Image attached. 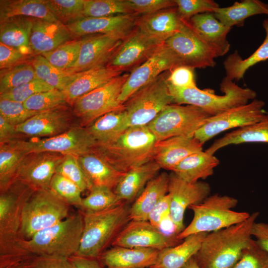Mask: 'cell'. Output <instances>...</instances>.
I'll return each mask as SVG.
<instances>
[{"label":"cell","instance_id":"cell-4","mask_svg":"<svg viewBox=\"0 0 268 268\" xmlns=\"http://www.w3.org/2000/svg\"><path fill=\"white\" fill-rule=\"evenodd\" d=\"M130 208L124 202L101 211H82L83 229L76 255L98 259L131 220Z\"/></svg>","mask_w":268,"mask_h":268},{"label":"cell","instance_id":"cell-44","mask_svg":"<svg viewBox=\"0 0 268 268\" xmlns=\"http://www.w3.org/2000/svg\"><path fill=\"white\" fill-rule=\"evenodd\" d=\"M85 0H46L49 10L57 20L65 25L85 17Z\"/></svg>","mask_w":268,"mask_h":268},{"label":"cell","instance_id":"cell-62","mask_svg":"<svg viewBox=\"0 0 268 268\" xmlns=\"http://www.w3.org/2000/svg\"><path fill=\"white\" fill-rule=\"evenodd\" d=\"M183 268H201L194 257L190 259L184 265Z\"/></svg>","mask_w":268,"mask_h":268},{"label":"cell","instance_id":"cell-40","mask_svg":"<svg viewBox=\"0 0 268 268\" xmlns=\"http://www.w3.org/2000/svg\"><path fill=\"white\" fill-rule=\"evenodd\" d=\"M30 62L34 67L36 78L61 91L79 75V72L71 73L56 67L41 55L34 56Z\"/></svg>","mask_w":268,"mask_h":268},{"label":"cell","instance_id":"cell-26","mask_svg":"<svg viewBox=\"0 0 268 268\" xmlns=\"http://www.w3.org/2000/svg\"><path fill=\"white\" fill-rule=\"evenodd\" d=\"M188 22L193 30L216 52L218 57L224 56L229 51L230 44L227 36L231 28L220 22L213 13L198 14Z\"/></svg>","mask_w":268,"mask_h":268},{"label":"cell","instance_id":"cell-59","mask_svg":"<svg viewBox=\"0 0 268 268\" xmlns=\"http://www.w3.org/2000/svg\"><path fill=\"white\" fill-rule=\"evenodd\" d=\"M22 135L16 130L15 126L0 116V144L20 139Z\"/></svg>","mask_w":268,"mask_h":268},{"label":"cell","instance_id":"cell-18","mask_svg":"<svg viewBox=\"0 0 268 268\" xmlns=\"http://www.w3.org/2000/svg\"><path fill=\"white\" fill-rule=\"evenodd\" d=\"M211 188L206 182L189 183L169 175L168 194L170 197V219L178 234L185 228L184 218L190 206L203 201L210 195Z\"/></svg>","mask_w":268,"mask_h":268},{"label":"cell","instance_id":"cell-24","mask_svg":"<svg viewBox=\"0 0 268 268\" xmlns=\"http://www.w3.org/2000/svg\"><path fill=\"white\" fill-rule=\"evenodd\" d=\"M74 39L67 26L61 22L33 18L30 46L34 55L53 51Z\"/></svg>","mask_w":268,"mask_h":268},{"label":"cell","instance_id":"cell-30","mask_svg":"<svg viewBox=\"0 0 268 268\" xmlns=\"http://www.w3.org/2000/svg\"><path fill=\"white\" fill-rule=\"evenodd\" d=\"M169 182V175L162 172L147 184L130 206L131 220L148 221L152 209L168 194Z\"/></svg>","mask_w":268,"mask_h":268},{"label":"cell","instance_id":"cell-46","mask_svg":"<svg viewBox=\"0 0 268 268\" xmlns=\"http://www.w3.org/2000/svg\"><path fill=\"white\" fill-rule=\"evenodd\" d=\"M134 13L127 0H85L84 17H102Z\"/></svg>","mask_w":268,"mask_h":268},{"label":"cell","instance_id":"cell-11","mask_svg":"<svg viewBox=\"0 0 268 268\" xmlns=\"http://www.w3.org/2000/svg\"><path fill=\"white\" fill-rule=\"evenodd\" d=\"M211 116L202 109L190 105H167L147 126L156 141L178 136H194Z\"/></svg>","mask_w":268,"mask_h":268},{"label":"cell","instance_id":"cell-53","mask_svg":"<svg viewBox=\"0 0 268 268\" xmlns=\"http://www.w3.org/2000/svg\"><path fill=\"white\" fill-rule=\"evenodd\" d=\"M231 268H268V254L254 239Z\"/></svg>","mask_w":268,"mask_h":268},{"label":"cell","instance_id":"cell-1","mask_svg":"<svg viewBox=\"0 0 268 268\" xmlns=\"http://www.w3.org/2000/svg\"><path fill=\"white\" fill-rule=\"evenodd\" d=\"M34 191L17 182L0 194V268H19L34 255L21 246L24 205Z\"/></svg>","mask_w":268,"mask_h":268},{"label":"cell","instance_id":"cell-51","mask_svg":"<svg viewBox=\"0 0 268 268\" xmlns=\"http://www.w3.org/2000/svg\"><path fill=\"white\" fill-rule=\"evenodd\" d=\"M178 14L184 21H189L193 16L205 12L213 13L219 7L212 0H174Z\"/></svg>","mask_w":268,"mask_h":268},{"label":"cell","instance_id":"cell-27","mask_svg":"<svg viewBox=\"0 0 268 268\" xmlns=\"http://www.w3.org/2000/svg\"><path fill=\"white\" fill-rule=\"evenodd\" d=\"M184 23L177 7H174L139 15L135 26L144 33L165 42L179 31Z\"/></svg>","mask_w":268,"mask_h":268},{"label":"cell","instance_id":"cell-17","mask_svg":"<svg viewBox=\"0 0 268 268\" xmlns=\"http://www.w3.org/2000/svg\"><path fill=\"white\" fill-rule=\"evenodd\" d=\"M163 43L135 26L124 38L106 66L121 72H131L145 62Z\"/></svg>","mask_w":268,"mask_h":268},{"label":"cell","instance_id":"cell-2","mask_svg":"<svg viewBox=\"0 0 268 268\" xmlns=\"http://www.w3.org/2000/svg\"><path fill=\"white\" fill-rule=\"evenodd\" d=\"M259 215L251 213L245 221L207 233L195 255L201 268H231L254 239L252 229Z\"/></svg>","mask_w":268,"mask_h":268},{"label":"cell","instance_id":"cell-61","mask_svg":"<svg viewBox=\"0 0 268 268\" xmlns=\"http://www.w3.org/2000/svg\"><path fill=\"white\" fill-rule=\"evenodd\" d=\"M73 268H103L97 259L73 255L68 259Z\"/></svg>","mask_w":268,"mask_h":268},{"label":"cell","instance_id":"cell-56","mask_svg":"<svg viewBox=\"0 0 268 268\" xmlns=\"http://www.w3.org/2000/svg\"><path fill=\"white\" fill-rule=\"evenodd\" d=\"M34 56L28 55L13 47L0 42V69H4L30 62Z\"/></svg>","mask_w":268,"mask_h":268},{"label":"cell","instance_id":"cell-43","mask_svg":"<svg viewBox=\"0 0 268 268\" xmlns=\"http://www.w3.org/2000/svg\"><path fill=\"white\" fill-rule=\"evenodd\" d=\"M89 191V195L82 199L81 207L82 211H101L124 202L110 188L92 186Z\"/></svg>","mask_w":268,"mask_h":268},{"label":"cell","instance_id":"cell-38","mask_svg":"<svg viewBox=\"0 0 268 268\" xmlns=\"http://www.w3.org/2000/svg\"><path fill=\"white\" fill-rule=\"evenodd\" d=\"M22 16L50 21H57L46 0H0V20Z\"/></svg>","mask_w":268,"mask_h":268},{"label":"cell","instance_id":"cell-39","mask_svg":"<svg viewBox=\"0 0 268 268\" xmlns=\"http://www.w3.org/2000/svg\"><path fill=\"white\" fill-rule=\"evenodd\" d=\"M266 32L264 41L249 57L243 59L237 52L229 55L223 63L226 76L232 80L242 79L251 67L268 60V18L263 22Z\"/></svg>","mask_w":268,"mask_h":268},{"label":"cell","instance_id":"cell-21","mask_svg":"<svg viewBox=\"0 0 268 268\" xmlns=\"http://www.w3.org/2000/svg\"><path fill=\"white\" fill-rule=\"evenodd\" d=\"M67 104L39 112L15 126L21 135L45 138L63 134L75 126L74 115Z\"/></svg>","mask_w":268,"mask_h":268},{"label":"cell","instance_id":"cell-52","mask_svg":"<svg viewBox=\"0 0 268 268\" xmlns=\"http://www.w3.org/2000/svg\"><path fill=\"white\" fill-rule=\"evenodd\" d=\"M38 113L26 109L23 103L0 99V116L15 126L24 123Z\"/></svg>","mask_w":268,"mask_h":268},{"label":"cell","instance_id":"cell-50","mask_svg":"<svg viewBox=\"0 0 268 268\" xmlns=\"http://www.w3.org/2000/svg\"><path fill=\"white\" fill-rule=\"evenodd\" d=\"M55 89L37 78L0 94V99L24 103L33 95Z\"/></svg>","mask_w":268,"mask_h":268},{"label":"cell","instance_id":"cell-29","mask_svg":"<svg viewBox=\"0 0 268 268\" xmlns=\"http://www.w3.org/2000/svg\"><path fill=\"white\" fill-rule=\"evenodd\" d=\"M161 168L154 160L134 168L126 172L114 192L123 202L128 203L135 200Z\"/></svg>","mask_w":268,"mask_h":268},{"label":"cell","instance_id":"cell-55","mask_svg":"<svg viewBox=\"0 0 268 268\" xmlns=\"http://www.w3.org/2000/svg\"><path fill=\"white\" fill-rule=\"evenodd\" d=\"M134 13L143 15L176 7L174 0H127Z\"/></svg>","mask_w":268,"mask_h":268},{"label":"cell","instance_id":"cell-33","mask_svg":"<svg viewBox=\"0 0 268 268\" xmlns=\"http://www.w3.org/2000/svg\"><path fill=\"white\" fill-rule=\"evenodd\" d=\"M33 18L17 16L0 20V42L17 49L23 53L34 55L30 46Z\"/></svg>","mask_w":268,"mask_h":268},{"label":"cell","instance_id":"cell-48","mask_svg":"<svg viewBox=\"0 0 268 268\" xmlns=\"http://www.w3.org/2000/svg\"><path fill=\"white\" fill-rule=\"evenodd\" d=\"M56 173L75 184L83 192L89 190L92 185L83 170L77 156L67 154L58 166Z\"/></svg>","mask_w":268,"mask_h":268},{"label":"cell","instance_id":"cell-3","mask_svg":"<svg viewBox=\"0 0 268 268\" xmlns=\"http://www.w3.org/2000/svg\"><path fill=\"white\" fill-rule=\"evenodd\" d=\"M156 141L147 126L130 127L110 142L96 143L92 151L117 170L127 172L153 160Z\"/></svg>","mask_w":268,"mask_h":268},{"label":"cell","instance_id":"cell-34","mask_svg":"<svg viewBox=\"0 0 268 268\" xmlns=\"http://www.w3.org/2000/svg\"><path fill=\"white\" fill-rule=\"evenodd\" d=\"M219 163V160L213 154L201 150L185 158L173 173L184 181L195 183L212 175Z\"/></svg>","mask_w":268,"mask_h":268},{"label":"cell","instance_id":"cell-9","mask_svg":"<svg viewBox=\"0 0 268 268\" xmlns=\"http://www.w3.org/2000/svg\"><path fill=\"white\" fill-rule=\"evenodd\" d=\"M169 71L142 87L124 104L130 127L148 126L167 105L174 104L167 81Z\"/></svg>","mask_w":268,"mask_h":268},{"label":"cell","instance_id":"cell-14","mask_svg":"<svg viewBox=\"0 0 268 268\" xmlns=\"http://www.w3.org/2000/svg\"><path fill=\"white\" fill-rule=\"evenodd\" d=\"M183 66L174 53L165 44L160 45L151 55L129 74L119 97L124 104L136 92L162 73Z\"/></svg>","mask_w":268,"mask_h":268},{"label":"cell","instance_id":"cell-23","mask_svg":"<svg viewBox=\"0 0 268 268\" xmlns=\"http://www.w3.org/2000/svg\"><path fill=\"white\" fill-rule=\"evenodd\" d=\"M202 146L194 136L168 138L156 141L153 159L161 168L173 171L185 158L202 150Z\"/></svg>","mask_w":268,"mask_h":268},{"label":"cell","instance_id":"cell-63","mask_svg":"<svg viewBox=\"0 0 268 268\" xmlns=\"http://www.w3.org/2000/svg\"><path fill=\"white\" fill-rule=\"evenodd\" d=\"M19 268H24L23 267Z\"/></svg>","mask_w":268,"mask_h":268},{"label":"cell","instance_id":"cell-10","mask_svg":"<svg viewBox=\"0 0 268 268\" xmlns=\"http://www.w3.org/2000/svg\"><path fill=\"white\" fill-rule=\"evenodd\" d=\"M130 73L121 74L77 99L71 107L79 126L87 127L102 116L125 108L119 101Z\"/></svg>","mask_w":268,"mask_h":268},{"label":"cell","instance_id":"cell-25","mask_svg":"<svg viewBox=\"0 0 268 268\" xmlns=\"http://www.w3.org/2000/svg\"><path fill=\"white\" fill-rule=\"evenodd\" d=\"M159 250L113 246L98 258L106 268H147L155 263Z\"/></svg>","mask_w":268,"mask_h":268},{"label":"cell","instance_id":"cell-36","mask_svg":"<svg viewBox=\"0 0 268 268\" xmlns=\"http://www.w3.org/2000/svg\"><path fill=\"white\" fill-rule=\"evenodd\" d=\"M125 108L107 113L86 127L97 143L110 142L129 128Z\"/></svg>","mask_w":268,"mask_h":268},{"label":"cell","instance_id":"cell-58","mask_svg":"<svg viewBox=\"0 0 268 268\" xmlns=\"http://www.w3.org/2000/svg\"><path fill=\"white\" fill-rule=\"evenodd\" d=\"M170 219V197L168 194L162 198L151 211L148 221L153 226L160 229L165 221Z\"/></svg>","mask_w":268,"mask_h":268},{"label":"cell","instance_id":"cell-45","mask_svg":"<svg viewBox=\"0 0 268 268\" xmlns=\"http://www.w3.org/2000/svg\"><path fill=\"white\" fill-rule=\"evenodd\" d=\"M36 78L31 62L22 63L0 71V94Z\"/></svg>","mask_w":268,"mask_h":268},{"label":"cell","instance_id":"cell-7","mask_svg":"<svg viewBox=\"0 0 268 268\" xmlns=\"http://www.w3.org/2000/svg\"><path fill=\"white\" fill-rule=\"evenodd\" d=\"M220 87L223 95H217L212 89H201L197 86L177 89L168 85L174 104L195 106L211 116L246 104L257 96L254 90L239 86L227 76L223 78Z\"/></svg>","mask_w":268,"mask_h":268},{"label":"cell","instance_id":"cell-16","mask_svg":"<svg viewBox=\"0 0 268 268\" xmlns=\"http://www.w3.org/2000/svg\"><path fill=\"white\" fill-rule=\"evenodd\" d=\"M128 35L97 34L80 38L78 58L66 71L76 73L106 66Z\"/></svg>","mask_w":268,"mask_h":268},{"label":"cell","instance_id":"cell-12","mask_svg":"<svg viewBox=\"0 0 268 268\" xmlns=\"http://www.w3.org/2000/svg\"><path fill=\"white\" fill-rule=\"evenodd\" d=\"M96 143L86 128L78 125L56 136L29 140L20 139L8 143L26 154L51 152L79 156L92 151Z\"/></svg>","mask_w":268,"mask_h":268},{"label":"cell","instance_id":"cell-5","mask_svg":"<svg viewBox=\"0 0 268 268\" xmlns=\"http://www.w3.org/2000/svg\"><path fill=\"white\" fill-rule=\"evenodd\" d=\"M83 229L81 211L37 232L29 240H22L21 246L34 256L68 259L76 255L79 249Z\"/></svg>","mask_w":268,"mask_h":268},{"label":"cell","instance_id":"cell-60","mask_svg":"<svg viewBox=\"0 0 268 268\" xmlns=\"http://www.w3.org/2000/svg\"><path fill=\"white\" fill-rule=\"evenodd\" d=\"M253 238L268 254V223L255 222L252 229Z\"/></svg>","mask_w":268,"mask_h":268},{"label":"cell","instance_id":"cell-41","mask_svg":"<svg viewBox=\"0 0 268 268\" xmlns=\"http://www.w3.org/2000/svg\"><path fill=\"white\" fill-rule=\"evenodd\" d=\"M26 154L10 144H0V192L7 190L14 182L18 168Z\"/></svg>","mask_w":268,"mask_h":268},{"label":"cell","instance_id":"cell-19","mask_svg":"<svg viewBox=\"0 0 268 268\" xmlns=\"http://www.w3.org/2000/svg\"><path fill=\"white\" fill-rule=\"evenodd\" d=\"M65 155L51 152H31L23 158L14 182L34 191L50 189L52 179Z\"/></svg>","mask_w":268,"mask_h":268},{"label":"cell","instance_id":"cell-64","mask_svg":"<svg viewBox=\"0 0 268 268\" xmlns=\"http://www.w3.org/2000/svg\"></svg>","mask_w":268,"mask_h":268},{"label":"cell","instance_id":"cell-37","mask_svg":"<svg viewBox=\"0 0 268 268\" xmlns=\"http://www.w3.org/2000/svg\"><path fill=\"white\" fill-rule=\"evenodd\" d=\"M213 14L227 27L242 26L245 20L258 14L268 15V4L259 0H244L236 1L226 7H218Z\"/></svg>","mask_w":268,"mask_h":268},{"label":"cell","instance_id":"cell-47","mask_svg":"<svg viewBox=\"0 0 268 268\" xmlns=\"http://www.w3.org/2000/svg\"><path fill=\"white\" fill-rule=\"evenodd\" d=\"M50 189L70 205L81 209L82 192L75 184L66 177L56 173L51 181Z\"/></svg>","mask_w":268,"mask_h":268},{"label":"cell","instance_id":"cell-32","mask_svg":"<svg viewBox=\"0 0 268 268\" xmlns=\"http://www.w3.org/2000/svg\"><path fill=\"white\" fill-rule=\"evenodd\" d=\"M207 234L190 235L179 244L159 251L155 264L149 268H183L197 253Z\"/></svg>","mask_w":268,"mask_h":268},{"label":"cell","instance_id":"cell-42","mask_svg":"<svg viewBox=\"0 0 268 268\" xmlns=\"http://www.w3.org/2000/svg\"><path fill=\"white\" fill-rule=\"evenodd\" d=\"M80 48L81 39H74L41 55L56 67L67 71L76 63Z\"/></svg>","mask_w":268,"mask_h":268},{"label":"cell","instance_id":"cell-22","mask_svg":"<svg viewBox=\"0 0 268 268\" xmlns=\"http://www.w3.org/2000/svg\"><path fill=\"white\" fill-rule=\"evenodd\" d=\"M139 16L133 13L102 17H85L66 26L75 39L97 34L128 35L135 27Z\"/></svg>","mask_w":268,"mask_h":268},{"label":"cell","instance_id":"cell-8","mask_svg":"<svg viewBox=\"0 0 268 268\" xmlns=\"http://www.w3.org/2000/svg\"><path fill=\"white\" fill-rule=\"evenodd\" d=\"M69 207V204L50 189L34 191L23 210L20 230L21 240H29L37 232L67 217Z\"/></svg>","mask_w":268,"mask_h":268},{"label":"cell","instance_id":"cell-54","mask_svg":"<svg viewBox=\"0 0 268 268\" xmlns=\"http://www.w3.org/2000/svg\"><path fill=\"white\" fill-rule=\"evenodd\" d=\"M169 86L177 89L196 87L194 69L185 66H180L169 70L167 78Z\"/></svg>","mask_w":268,"mask_h":268},{"label":"cell","instance_id":"cell-20","mask_svg":"<svg viewBox=\"0 0 268 268\" xmlns=\"http://www.w3.org/2000/svg\"><path fill=\"white\" fill-rule=\"evenodd\" d=\"M180 241L177 235L162 231L148 221L131 220L115 238L112 246L160 251L177 245Z\"/></svg>","mask_w":268,"mask_h":268},{"label":"cell","instance_id":"cell-49","mask_svg":"<svg viewBox=\"0 0 268 268\" xmlns=\"http://www.w3.org/2000/svg\"><path fill=\"white\" fill-rule=\"evenodd\" d=\"M66 104H67L62 91L57 89L36 93L23 103L26 109L38 112Z\"/></svg>","mask_w":268,"mask_h":268},{"label":"cell","instance_id":"cell-13","mask_svg":"<svg viewBox=\"0 0 268 268\" xmlns=\"http://www.w3.org/2000/svg\"><path fill=\"white\" fill-rule=\"evenodd\" d=\"M265 102L254 99L207 118L199 129L194 137L203 144L224 131L239 128L262 121L267 113L264 110Z\"/></svg>","mask_w":268,"mask_h":268},{"label":"cell","instance_id":"cell-28","mask_svg":"<svg viewBox=\"0 0 268 268\" xmlns=\"http://www.w3.org/2000/svg\"><path fill=\"white\" fill-rule=\"evenodd\" d=\"M122 73L107 66L79 72V76L62 91L67 104L71 107L77 99Z\"/></svg>","mask_w":268,"mask_h":268},{"label":"cell","instance_id":"cell-35","mask_svg":"<svg viewBox=\"0 0 268 268\" xmlns=\"http://www.w3.org/2000/svg\"><path fill=\"white\" fill-rule=\"evenodd\" d=\"M248 142L268 143V113L262 121L236 129L216 140L205 151L214 155L229 145Z\"/></svg>","mask_w":268,"mask_h":268},{"label":"cell","instance_id":"cell-31","mask_svg":"<svg viewBox=\"0 0 268 268\" xmlns=\"http://www.w3.org/2000/svg\"><path fill=\"white\" fill-rule=\"evenodd\" d=\"M77 158L92 186H105L113 190L126 173L115 169L92 151L77 156Z\"/></svg>","mask_w":268,"mask_h":268},{"label":"cell","instance_id":"cell-15","mask_svg":"<svg viewBox=\"0 0 268 268\" xmlns=\"http://www.w3.org/2000/svg\"><path fill=\"white\" fill-rule=\"evenodd\" d=\"M183 66L196 68L213 67L216 52L193 30L188 22L181 29L165 41Z\"/></svg>","mask_w":268,"mask_h":268},{"label":"cell","instance_id":"cell-6","mask_svg":"<svg viewBox=\"0 0 268 268\" xmlns=\"http://www.w3.org/2000/svg\"><path fill=\"white\" fill-rule=\"evenodd\" d=\"M237 203L238 200L231 196L209 195L200 203L190 206L193 212V219L177 238L182 241L193 234L209 233L245 221L250 214L233 210Z\"/></svg>","mask_w":268,"mask_h":268},{"label":"cell","instance_id":"cell-57","mask_svg":"<svg viewBox=\"0 0 268 268\" xmlns=\"http://www.w3.org/2000/svg\"><path fill=\"white\" fill-rule=\"evenodd\" d=\"M24 268H73L67 258L34 256L24 265Z\"/></svg>","mask_w":268,"mask_h":268}]
</instances>
